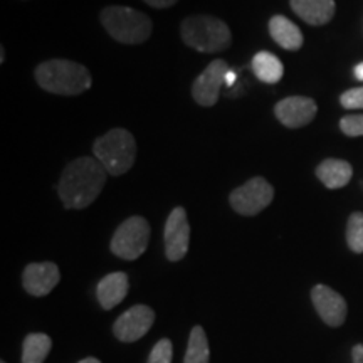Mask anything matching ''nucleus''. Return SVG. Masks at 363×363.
I'll return each mask as SVG.
<instances>
[{
  "label": "nucleus",
  "mask_w": 363,
  "mask_h": 363,
  "mask_svg": "<svg viewBox=\"0 0 363 363\" xmlns=\"http://www.w3.org/2000/svg\"><path fill=\"white\" fill-rule=\"evenodd\" d=\"M208 358H211V350H208L206 331H203L202 326H194L192 331H190L184 363H208Z\"/></svg>",
  "instance_id": "aec40b11"
},
{
  "label": "nucleus",
  "mask_w": 363,
  "mask_h": 363,
  "mask_svg": "<svg viewBox=\"0 0 363 363\" xmlns=\"http://www.w3.org/2000/svg\"><path fill=\"white\" fill-rule=\"evenodd\" d=\"M40 88L62 96H76L91 88V74L83 65L67 59H51L35 67Z\"/></svg>",
  "instance_id": "f03ea898"
},
{
  "label": "nucleus",
  "mask_w": 363,
  "mask_h": 363,
  "mask_svg": "<svg viewBox=\"0 0 363 363\" xmlns=\"http://www.w3.org/2000/svg\"><path fill=\"white\" fill-rule=\"evenodd\" d=\"M340 103L347 110H363V88L348 89L340 96Z\"/></svg>",
  "instance_id": "b1692460"
},
{
  "label": "nucleus",
  "mask_w": 363,
  "mask_h": 363,
  "mask_svg": "<svg viewBox=\"0 0 363 363\" xmlns=\"http://www.w3.org/2000/svg\"><path fill=\"white\" fill-rule=\"evenodd\" d=\"M0 49H2V51H0V62H4L6 61V49L4 48H0Z\"/></svg>",
  "instance_id": "c756f323"
},
{
  "label": "nucleus",
  "mask_w": 363,
  "mask_h": 363,
  "mask_svg": "<svg viewBox=\"0 0 363 363\" xmlns=\"http://www.w3.org/2000/svg\"><path fill=\"white\" fill-rule=\"evenodd\" d=\"M340 128L348 136H363V115H350L342 118Z\"/></svg>",
  "instance_id": "5701e85b"
},
{
  "label": "nucleus",
  "mask_w": 363,
  "mask_h": 363,
  "mask_svg": "<svg viewBox=\"0 0 363 363\" xmlns=\"http://www.w3.org/2000/svg\"><path fill=\"white\" fill-rule=\"evenodd\" d=\"M353 363H363V343H358L352 350Z\"/></svg>",
  "instance_id": "a878e982"
},
{
  "label": "nucleus",
  "mask_w": 363,
  "mask_h": 363,
  "mask_svg": "<svg viewBox=\"0 0 363 363\" xmlns=\"http://www.w3.org/2000/svg\"><path fill=\"white\" fill-rule=\"evenodd\" d=\"M150 242V224L145 217H128L116 229L111 239V252L120 259L135 261L147 251Z\"/></svg>",
  "instance_id": "423d86ee"
},
{
  "label": "nucleus",
  "mask_w": 363,
  "mask_h": 363,
  "mask_svg": "<svg viewBox=\"0 0 363 363\" xmlns=\"http://www.w3.org/2000/svg\"><path fill=\"white\" fill-rule=\"evenodd\" d=\"M172 353H174V347L169 338H162L155 347L150 352L147 363H172Z\"/></svg>",
  "instance_id": "4be33fe9"
},
{
  "label": "nucleus",
  "mask_w": 363,
  "mask_h": 363,
  "mask_svg": "<svg viewBox=\"0 0 363 363\" xmlns=\"http://www.w3.org/2000/svg\"><path fill=\"white\" fill-rule=\"evenodd\" d=\"M143 2H147L148 6H152L155 9H167V7H172L174 4H177V0H143Z\"/></svg>",
  "instance_id": "393cba45"
},
{
  "label": "nucleus",
  "mask_w": 363,
  "mask_h": 363,
  "mask_svg": "<svg viewBox=\"0 0 363 363\" xmlns=\"http://www.w3.org/2000/svg\"><path fill=\"white\" fill-rule=\"evenodd\" d=\"M52 342L44 333H30L22 343V363H43L51 352Z\"/></svg>",
  "instance_id": "6ab92c4d"
},
{
  "label": "nucleus",
  "mask_w": 363,
  "mask_h": 363,
  "mask_svg": "<svg viewBox=\"0 0 363 363\" xmlns=\"http://www.w3.org/2000/svg\"><path fill=\"white\" fill-rule=\"evenodd\" d=\"M269 34L276 44L289 51H298L303 45V34L296 24L284 16H274L269 21Z\"/></svg>",
  "instance_id": "dca6fc26"
},
{
  "label": "nucleus",
  "mask_w": 363,
  "mask_h": 363,
  "mask_svg": "<svg viewBox=\"0 0 363 363\" xmlns=\"http://www.w3.org/2000/svg\"><path fill=\"white\" fill-rule=\"evenodd\" d=\"M101 24L118 43L142 44L152 35V21L131 7L111 6L101 12Z\"/></svg>",
  "instance_id": "39448f33"
},
{
  "label": "nucleus",
  "mask_w": 363,
  "mask_h": 363,
  "mask_svg": "<svg viewBox=\"0 0 363 363\" xmlns=\"http://www.w3.org/2000/svg\"><path fill=\"white\" fill-rule=\"evenodd\" d=\"M235 79H238V76H235V72L230 69L225 76V86H227V88H233V86L235 84Z\"/></svg>",
  "instance_id": "bb28decb"
},
{
  "label": "nucleus",
  "mask_w": 363,
  "mask_h": 363,
  "mask_svg": "<svg viewBox=\"0 0 363 363\" xmlns=\"http://www.w3.org/2000/svg\"><path fill=\"white\" fill-rule=\"evenodd\" d=\"M252 71L256 74V78L266 84L279 83L284 74L283 62L279 61V57H276L274 54L266 51L257 52L252 57Z\"/></svg>",
  "instance_id": "a211bd4d"
},
{
  "label": "nucleus",
  "mask_w": 363,
  "mask_h": 363,
  "mask_svg": "<svg viewBox=\"0 0 363 363\" xmlns=\"http://www.w3.org/2000/svg\"><path fill=\"white\" fill-rule=\"evenodd\" d=\"M0 363H6V362H0Z\"/></svg>",
  "instance_id": "7c9ffc66"
},
{
  "label": "nucleus",
  "mask_w": 363,
  "mask_h": 363,
  "mask_svg": "<svg viewBox=\"0 0 363 363\" xmlns=\"http://www.w3.org/2000/svg\"><path fill=\"white\" fill-rule=\"evenodd\" d=\"M274 199V189L262 177H254L229 195L230 207L240 216L252 217L269 206Z\"/></svg>",
  "instance_id": "0eeeda50"
},
{
  "label": "nucleus",
  "mask_w": 363,
  "mask_h": 363,
  "mask_svg": "<svg viewBox=\"0 0 363 363\" xmlns=\"http://www.w3.org/2000/svg\"><path fill=\"white\" fill-rule=\"evenodd\" d=\"M316 175L318 179L323 182L325 187L342 189L352 180L353 170L348 162L338 160V158H328V160L321 162L318 165Z\"/></svg>",
  "instance_id": "f3484780"
},
{
  "label": "nucleus",
  "mask_w": 363,
  "mask_h": 363,
  "mask_svg": "<svg viewBox=\"0 0 363 363\" xmlns=\"http://www.w3.org/2000/svg\"><path fill=\"white\" fill-rule=\"evenodd\" d=\"M311 301L318 315H320L321 320L328 326L338 328V326L345 323V318H347V301L335 289H331L325 284H316L311 289Z\"/></svg>",
  "instance_id": "9b49d317"
},
{
  "label": "nucleus",
  "mask_w": 363,
  "mask_h": 363,
  "mask_svg": "<svg viewBox=\"0 0 363 363\" xmlns=\"http://www.w3.org/2000/svg\"><path fill=\"white\" fill-rule=\"evenodd\" d=\"M130 289L128 276L125 272H111L98 283L96 296L103 310H113L126 298Z\"/></svg>",
  "instance_id": "4468645a"
},
{
  "label": "nucleus",
  "mask_w": 363,
  "mask_h": 363,
  "mask_svg": "<svg viewBox=\"0 0 363 363\" xmlns=\"http://www.w3.org/2000/svg\"><path fill=\"white\" fill-rule=\"evenodd\" d=\"M291 9L310 26H323L335 16L333 0H291Z\"/></svg>",
  "instance_id": "2eb2a0df"
},
{
  "label": "nucleus",
  "mask_w": 363,
  "mask_h": 363,
  "mask_svg": "<svg viewBox=\"0 0 363 363\" xmlns=\"http://www.w3.org/2000/svg\"><path fill=\"white\" fill-rule=\"evenodd\" d=\"M180 34L189 48L201 52L225 51L233 43L230 29L225 22L212 16L187 17L182 22Z\"/></svg>",
  "instance_id": "7ed1b4c3"
},
{
  "label": "nucleus",
  "mask_w": 363,
  "mask_h": 363,
  "mask_svg": "<svg viewBox=\"0 0 363 363\" xmlns=\"http://www.w3.org/2000/svg\"><path fill=\"white\" fill-rule=\"evenodd\" d=\"M78 363H101V362H99L98 358H94V357H88V358H84V360H81Z\"/></svg>",
  "instance_id": "c85d7f7f"
},
{
  "label": "nucleus",
  "mask_w": 363,
  "mask_h": 363,
  "mask_svg": "<svg viewBox=\"0 0 363 363\" xmlns=\"http://www.w3.org/2000/svg\"><path fill=\"white\" fill-rule=\"evenodd\" d=\"M355 78L357 79H360V81H363V62H360V65H358L357 67H355Z\"/></svg>",
  "instance_id": "cd10ccee"
},
{
  "label": "nucleus",
  "mask_w": 363,
  "mask_h": 363,
  "mask_svg": "<svg viewBox=\"0 0 363 363\" xmlns=\"http://www.w3.org/2000/svg\"><path fill=\"white\" fill-rule=\"evenodd\" d=\"M230 71L229 65L222 59H216L208 65L202 74L194 81L192 96L201 106H214L219 99L222 86L225 84V76Z\"/></svg>",
  "instance_id": "6e6552de"
},
{
  "label": "nucleus",
  "mask_w": 363,
  "mask_h": 363,
  "mask_svg": "<svg viewBox=\"0 0 363 363\" xmlns=\"http://www.w3.org/2000/svg\"><path fill=\"white\" fill-rule=\"evenodd\" d=\"M93 153L108 174L123 175L133 167L136 158L133 135L125 128H113L94 142Z\"/></svg>",
  "instance_id": "20e7f679"
},
{
  "label": "nucleus",
  "mask_w": 363,
  "mask_h": 363,
  "mask_svg": "<svg viewBox=\"0 0 363 363\" xmlns=\"http://www.w3.org/2000/svg\"><path fill=\"white\" fill-rule=\"evenodd\" d=\"M316 103L311 98L305 96L284 98L274 108L278 120L288 128H301V126L311 123L313 118L316 116Z\"/></svg>",
  "instance_id": "f8f14e48"
},
{
  "label": "nucleus",
  "mask_w": 363,
  "mask_h": 363,
  "mask_svg": "<svg viewBox=\"0 0 363 363\" xmlns=\"http://www.w3.org/2000/svg\"><path fill=\"white\" fill-rule=\"evenodd\" d=\"M165 254L169 261L177 262L187 256L190 244V224L184 207L172 211L165 224Z\"/></svg>",
  "instance_id": "9d476101"
},
{
  "label": "nucleus",
  "mask_w": 363,
  "mask_h": 363,
  "mask_svg": "<svg viewBox=\"0 0 363 363\" xmlns=\"http://www.w3.org/2000/svg\"><path fill=\"white\" fill-rule=\"evenodd\" d=\"M61 272L54 262H33L26 266L24 274H22V284L24 289L33 296H45L56 288Z\"/></svg>",
  "instance_id": "ddd939ff"
},
{
  "label": "nucleus",
  "mask_w": 363,
  "mask_h": 363,
  "mask_svg": "<svg viewBox=\"0 0 363 363\" xmlns=\"http://www.w3.org/2000/svg\"><path fill=\"white\" fill-rule=\"evenodd\" d=\"M155 323V311L147 305H136L125 311L113 325V333L123 343H133L148 333Z\"/></svg>",
  "instance_id": "1a4fd4ad"
},
{
  "label": "nucleus",
  "mask_w": 363,
  "mask_h": 363,
  "mask_svg": "<svg viewBox=\"0 0 363 363\" xmlns=\"http://www.w3.org/2000/svg\"><path fill=\"white\" fill-rule=\"evenodd\" d=\"M108 172L93 157H81L67 163L57 185V194L66 208H86L98 199L106 184Z\"/></svg>",
  "instance_id": "f257e3e1"
},
{
  "label": "nucleus",
  "mask_w": 363,
  "mask_h": 363,
  "mask_svg": "<svg viewBox=\"0 0 363 363\" xmlns=\"http://www.w3.org/2000/svg\"><path fill=\"white\" fill-rule=\"evenodd\" d=\"M347 244L353 252H363V214L353 212L347 224Z\"/></svg>",
  "instance_id": "412c9836"
}]
</instances>
